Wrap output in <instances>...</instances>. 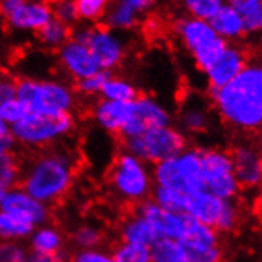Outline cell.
Instances as JSON below:
<instances>
[{
	"label": "cell",
	"mask_w": 262,
	"mask_h": 262,
	"mask_svg": "<svg viewBox=\"0 0 262 262\" xmlns=\"http://www.w3.org/2000/svg\"><path fill=\"white\" fill-rule=\"evenodd\" d=\"M76 177V152L67 146L57 145L38 151L32 159L21 165L19 188L38 202L53 207L62 202L72 192Z\"/></svg>",
	"instance_id": "6da1fadb"
},
{
	"label": "cell",
	"mask_w": 262,
	"mask_h": 262,
	"mask_svg": "<svg viewBox=\"0 0 262 262\" xmlns=\"http://www.w3.org/2000/svg\"><path fill=\"white\" fill-rule=\"evenodd\" d=\"M213 108L224 124L240 134L262 127V67L250 62L226 86L208 91Z\"/></svg>",
	"instance_id": "7a4b0ae2"
},
{
	"label": "cell",
	"mask_w": 262,
	"mask_h": 262,
	"mask_svg": "<svg viewBox=\"0 0 262 262\" xmlns=\"http://www.w3.org/2000/svg\"><path fill=\"white\" fill-rule=\"evenodd\" d=\"M106 186L119 204L137 207L151 197L154 188L151 165L121 149L106 170Z\"/></svg>",
	"instance_id": "3957f363"
},
{
	"label": "cell",
	"mask_w": 262,
	"mask_h": 262,
	"mask_svg": "<svg viewBox=\"0 0 262 262\" xmlns=\"http://www.w3.org/2000/svg\"><path fill=\"white\" fill-rule=\"evenodd\" d=\"M16 97L29 113L37 115H73L78 94L64 80L23 78L16 86Z\"/></svg>",
	"instance_id": "277c9868"
},
{
	"label": "cell",
	"mask_w": 262,
	"mask_h": 262,
	"mask_svg": "<svg viewBox=\"0 0 262 262\" xmlns=\"http://www.w3.org/2000/svg\"><path fill=\"white\" fill-rule=\"evenodd\" d=\"M76 129L73 115H37L27 113L24 119L11 127L16 145L43 151L62 145Z\"/></svg>",
	"instance_id": "5b68a950"
},
{
	"label": "cell",
	"mask_w": 262,
	"mask_h": 262,
	"mask_svg": "<svg viewBox=\"0 0 262 262\" xmlns=\"http://www.w3.org/2000/svg\"><path fill=\"white\" fill-rule=\"evenodd\" d=\"M154 186L170 188L186 195L205 189L202 148L186 146L177 156L151 167Z\"/></svg>",
	"instance_id": "8992f818"
},
{
	"label": "cell",
	"mask_w": 262,
	"mask_h": 262,
	"mask_svg": "<svg viewBox=\"0 0 262 262\" xmlns=\"http://www.w3.org/2000/svg\"><path fill=\"white\" fill-rule=\"evenodd\" d=\"M183 213L214 229L220 235H229L238 230L243 214L238 200H223L205 189L186 197Z\"/></svg>",
	"instance_id": "52a82bcc"
},
{
	"label": "cell",
	"mask_w": 262,
	"mask_h": 262,
	"mask_svg": "<svg viewBox=\"0 0 262 262\" xmlns=\"http://www.w3.org/2000/svg\"><path fill=\"white\" fill-rule=\"evenodd\" d=\"M175 35L183 45V48L189 53L194 60V66L200 70H208L216 59L223 54L227 43L220 38L210 23L205 19H197L191 16L178 18L173 23Z\"/></svg>",
	"instance_id": "ba28073f"
},
{
	"label": "cell",
	"mask_w": 262,
	"mask_h": 262,
	"mask_svg": "<svg viewBox=\"0 0 262 262\" xmlns=\"http://www.w3.org/2000/svg\"><path fill=\"white\" fill-rule=\"evenodd\" d=\"M186 146H189L188 137L173 124L151 129L137 137L122 138V149L151 167L177 156Z\"/></svg>",
	"instance_id": "9c48e42d"
},
{
	"label": "cell",
	"mask_w": 262,
	"mask_h": 262,
	"mask_svg": "<svg viewBox=\"0 0 262 262\" xmlns=\"http://www.w3.org/2000/svg\"><path fill=\"white\" fill-rule=\"evenodd\" d=\"M205 191L223 200H238L242 188L237 181L230 151L221 146L202 149Z\"/></svg>",
	"instance_id": "30bf717a"
},
{
	"label": "cell",
	"mask_w": 262,
	"mask_h": 262,
	"mask_svg": "<svg viewBox=\"0 0 262 262\" xmlns=\"http://www.w3.org/2000/svg\"><path fill=\"white\" fill-rule=\"evenodd\" d=\"M0 14L16 32L37 34L53 19L51 5L45 0H5L0 4Z\"/></svg>",
	"instance_id": "8fae6325"
},
{
	"label": "cell",
	"mask_w": 262,
	"mask_h": 262,
	"mask_svg": "<svg viewBox=\"0 0 262 262\" xmlns=\"http://www.w3.org/2000/svg\"><path fill=\"white\" fill-rule=\"evenodd\" d=\"M173 124L172 112L159 99L149 94H140L132 102V116L121 132L122 138L137 137L151 129L165 127Z\"/></svg>",
	"instance_id": "7c38bea8"
},
{
	"label": "cell",
	"mask_w": 262,
	"mask_h": 262,
	"mask_svg": "<svg viewBox=\"0 0 262 262\" xmlns=\"http://www.w3.org/2000/svg\"><path fill=\"white\" fill-rule=\"evenodd\" d=\"M88 48L94 57L99 70L112 73L126 59V43L116 30L106 26L94 27Z\"/></svg>",
	"instance_id": "4fadbf2b"
},
{
	"label": "cell",
	"mask_w": 262,
	"mask_h": 262,
	"mask_svg": "<svg viewBox=\"0 0 262 262\" xmlns=\"http://www.w3.org/2000/svg\"><path fill=\"white\" fill-rule=\"evenodd\" d=\"M229 151L242 191L259 189L262 183V156L259 146L253 142H238Z\"/></svg>",
	"instance_id": "5bb4252c"
},
{
	"label": "cell",
	"mask_w": 262,
	"mask_h": 262,
	"mask_svg": "<svg viewBox=\"0 0 262 262\" xmlns=\"http://www.w3.org/2000/svg\"><path fill=\"white\" fill-rule=\"evenodd\" d=\"M250 64V56L238 43H227L223 54L216 59L208 70H205V78L208 91H216L232 81L238 73Z\"/></svg>",
	"instance_id": "9a60e30c"
},
{
	"label": "cell",
	"mask_w": 262,
	"mask_h": 262,
	"mask_svg": "<svg viewBox=\"0 0 262 262\" xmlns=\"http://www.w3.org/2000/svg\"><path fill=\"white\" fill-rule=\"evenodd\" d=\"M134 211H137L140 216H143L154 229H156L159 238L180 240L189 221V216H186L184 213L164 210L162 207L154 204L151 199L134 207Z\"/></svg>",
	"instance_id": "2e32d148"
},
{
	"label": "cell",
	"mask_w": 262,
	"mask_h": 262,
	"mask_svg": "<svg viewBox=\"0 0 262 262\" xmlns=\"http://www.w3.org/2000/svg\"><path fill=\"white\" fill-rule=\"evenodd\" d=\"M57 60L60 69L75 83L99 72V67L88 46L72 38L57 50Z\"/></svg>",
	"instance_id": "e0dca14e"
},
{
	"label": "cell",
	"mask_w": 262,
	"mask_h": 262,
	"mask_svg": "<svg viewBox=\"0 0 262 262\" xmlns=\"http://www.w3.org/2000/svg\"><path fill=\"white\" fill-rule=\"evenodd\" d=\"M0 208L19 214L35 227L51 221V207L38 202L37 199L27 194L19 186L5 191L2 202H0Z\"/></svg>",
	"instance_id": "ac0fdd59"
},
{
	"label": "cell",
	"mask_w": 262,
	"mask_h": 262,
	"mask_svg": "<svg viewBox=\"0 0 262 262\" xmlns=\"http://www.w3.org/2000/svg\"><path fill=\"white\" fill-rule=\"evenodd\" d=\"M132 116V102H113L99 99L91 108V118L96 126L110 135H121Z\"/></svg>",
	"instance_id": "d6986e66"
},
{
	"label": "cell",
	"mask_w": 262,
	"mask_h": 262,
	"mask_svg": "<svg viewBox=\"0 0 262 262\" xmlns=\"http://www.w3.org/2000/svg\"><path fill=\"white\" fill-rule=\"evenodd\" d=\"M118 235H119V242L142 245V246H148V248H151L159 240L156 229L134 210L132 213H127L121 220L118 226Z\"/></svg>",
	"instance_id": "ffe728a7"
},
{
	"label": "cell",
	"mask_w": 262,
	"mask_h": 262,
	"mask_svg": "<svg viewBox=\"0 0 262 262\" xmlns=\"http://www.w3.org/2000/svg\"><path fill=\"white\" fill-rule=\"evenodd\" d=\"M67 240L69 237L66 235V232L59 226L53 224L51 221L37 226L30 237L27 238L29 242V251L34 253H59L67 250Z\"/></svg>",
	"instance_id": "44dd1931"
},
{
	"label": "cell",
	"mask_w": 262,
	"mask_h": 262,
	"mask_svg": "<svg viewBox=\"0 0 262 262\" xmlns=\"http://www.w3.org/2000/svg\"><path fill=\"white\" fill-rule=\"evenodd\" d=\"M211 29L226 43H237L246 37L245 23L240 14L227 4L208 21Z\"/></svg>",
	"instance_id": "7402d4cb"
},
{
	"label": "cell",
	"mask_w": 262,
	"mask_h": 262,
	"mask_svg": "<svg viewBox=\"0 0 262 262\" xmlns=\"http://www.w3.org/2000/svg\"><path fill=\"white\" fill-rule=\"evenodd\" d=\"M35 226L19 214L0 208V240L24 243L32 234Z\"/></svg>",
	"instance_id": "603a6c76"
},
{
	"label": "cell",
	"mask_w": 262,
	"mask_h": 262,
	"mask_svg": "<svg viewBox=\"0 0 262 262\" xmlns=\"http://www.w3.org/2000/svg\"><path fill=\"white\" fill-rule=\"evenodd\" d=\"M210 113L204 105L188 103L180 113V130L184 135H200L210 129Z\"/></svg>",
	"instance_id": "cb8c5ba5"
},
{
	"label": "cell",
	"mask_w": 262,
	"mask_h": 262,
	"mask_svg": "<svg viewBox=\"0 0 262 262\" xmlns=\"http://www.w3.org/2000/svg\"><path fill=\"white\" fill-rule=\"evenodd\" d=\"M138 96H140V92H138V88L132 80L113 73L108 75V78H106L100 92V99L113 100V102H126V103L134 102Z\"/></svg>",
	"instance_id": "d4e9b609"
},
{
	"label": "cell",
	"mask_w": 262,
	"mask_h": 262,
	"mask_svg": "<svg viewBox=\"0 0 262 262\" xmlns=\"http://www.w3.org/2000/svg\"><path fill=\"white\" fill-rule=\"evenodd\" d=\"M245 23L246 35L259 34L262 29V0H226Z\"/></svg>",
	"instance_id": "484cf974"
},
{
	"label": "cell",
	"mask_w": 262,
	"mask_h": 262,
	"mask_svg": "<svg viewBox=\"0 0 262 262\" xmlns=\"http://www.w3.org/2000/svg\"><path fill=\"white\" fill-rule=\"evenodd\" d=\"M105 240V230L96 223H81L70 234V242L75 246V250L99 248V246H103Z\"/></svg>",
	"instance_id": "4316f807"
},
{
	"label": "cell",
	"mask_w": 262,
	"mask_h": 262,
	"mask_svg": "<svg viewBox=\"0 0 262 262\" xmlns=\"http://www.w3.org/2000/svg\"><path fill=\"white\" fill-rule=\"evenodd\" d=\"M151 262H189L186 250L180 240L159 238L149 248Z\"/></svg>",
	"instance_id": "83f0119b"
},
{
	"label": "cell",
	"mask_w": 262,
	"mask_h": 262,
	"mask_svg": "<svg viewBox=\"0 0 262 262\" xmlns=\"http://www.w3.org/2000/svg\"><path fill=\"white\" fill-rule=\"evenodd\" d=\"M70 32H72V29L69 26L59 23L53 18L48 24L43 26L38 30L37 35H38V41L45 48L59 50L60 46L66 45L70 40Z\"/></svg>",
	"instance_id": "f1b7e54d"
},
{
	"label": "cell",
	"mask_w": 262,
	"mask_h": 262,
	"mask_svg": "<svg viewBox=\"0 0 262 262\" xmlns=\"http://www.w3.org/2000/svg\"><path fill=\"white\" fill-rule=\"evenodd\" d=\"M186 16L210 21L224 5L226 0H178Z\"/></svg>",
	"instance_id": "f546056e"
},
{
	"label": "cell",
	"mask_w": 262,
	"mask_h": 262,
	"mask_svg": "<svg viewBox=\"0 0 262 262\" xmlns=\"http://www.w3.org/2000/svg\"><path fill=\"white\" fill-rule=\"evenodd\" d=\"M80 21L99 23L105 19L113 0H73Z\"/></svg>",
	"instance_id": "4dcf8cb0"
},
{
	"label": "cell",
	"mask_w": 262,
	"mask_h": 262,
	"mask_svg": "<svg viewBox=\"0 0 262 262\" xmlns=\"http://www.w3.org/2000/svg\"><path fill=\"white\" fill-rule=\"evenodd\" d=\"M186 197H188L186 194H183L180 191H175V189H170V188H162V186H154L149 199L156 205L162 207L164 210L183 213Z\"/></svg>",
	"instance_id": "1f68e13d"
},
{
	"label": "cell",
	"mask_w": 262,
	"mask_h": 262,
	"mask_svg": "<svg viewBox=\"0 0 262 262\" xmlns=\"http://www.w3.org/2000/svg\"><path fill=\"white\" fill-rule=\"evenodd\" d=\"M21 178V164L13 152L0 156V188L8 191L19 186Z\"/></svg>",
	"instance_id": "d6a6232c"
},
{
	"label": "cell",
	"mask_w": 262,
	"mask_h": 262,
	"mask_svg": "<svg viewBox=\"0 0 262 262\" xmlns=\"http://www.w3.org/2000/svg\"><path fill=\"white\" fill-rule=\"evenodd\" d=\"M115 262H151L148 246L118 242L112 250Z\"/></svg>",
	"instance_id": "836d02e7"
},
{
	"label": "cell",
	"mask_w": 262,
	"mask_h": 262,
	"mask_svg": "<svg viewBox=\"0 0 262 262\" xmlns=\"http://www.w3.org/2000/svg\"><path fill=\"white\" fill-rule=\"evenodd\" d=\"M108 72H102L99 70L97 73L88 76V78L81 80V81H76L75 91L76 94L81 96V97H100V92L102 88L108 78Z\"/></svg>",
	"instance_id": "e575fe53"
},
{
	"label": "cell",
	"mask_w": 262,
	"mask_h": 262,
	"mask_svg": "<svg viewBox=\"0 0 262 262\" xmlns=\"http://www.w3.org/2000/svg\"><path fill=\"white\" fill-rule=\"evenodd\" d=\"M189 262H224L226 250L224 245L216 246H195V248H184Z\"/></svg>",
	"instance_id": "d590c367"
},
{
	"label": "cell",
	"mask_w": 262,
	"mask_h": 262,
	"mask_svg": "<svg viewBox=\"0 0 262 262\" xmlns=\"http://www.w3.org/2000/svg\"><path fill=\"white\" fill-rule=\"evenodd\" d=\"M27 113H29V110L26 108V105L18 97L0 103V121L10 127L18 124L21 119L26 118Z\"/></svg>",
	"instance_id": "8d00e7d4"
},
{
	"label": "cell",
	"mask_w": 262,
	"mask_h": 262,
	"mask_svg": "<svg viewBox=\"0 0 262 262\" xmlns=\"http://www.w3.org/2000/svg\"><path fill=\"white\" fill-rule=\"evenodd\" d=\"M51 11L56 21L69 26L70 29L80 21L78 11H76V5L73 0H59V2L51 5Z\"/></svg>",
	"instance_id": "74e56055"
},
{
	"label": "cell",
	"mask_w": 262,
	"mask_h": 262,
	"mask_svg": "<svg viewBox=\"0 0 262 262\" xmlns=\"http://www.w3.org/2000/svg\"><path fill=\"white\" fill-rule=\"evenodd\" d=\"M29 248L19 242L0 240V262H27Z\"/></svg>",
	"instance_id": "f35d334b"
},
{
	"label": "cell",
	"mask_w": 262,
	"mask_h": 262,
	"mask_svg": "<svg viewBox=\"0 0 262 262\" xmlns=\"http://www.w3.org/2000/svg\"><path fill=\"white\" fill-rule=\"evenodd\" d=\"M69 262H115V259L110 250L99 246L91 250H75L70 254Z\"/></svg>",
	"instance_id": "ab89813d"
},
{
	"label": "cell",
	"mask_w": 262,
	"mask_h": 262,
	"mask_svg": "<svg viewBox=\"0 0 262 262\" xmlns=\"http://www.w3.org/2000/svg\"><path fill=\"white\" fill-rule=\"evenodd\" d=\"M118 2L124 5L129 11H132L135 16L142 18L143 14L156 7L158 0H118Z\"/></svg>",
	"instance_id": "60d3db41"
},
{
	"label": "cell",
	"mask_w": 262,
	"mask_h": 262,
	"mask_svg": "<svg viewBox=\"0 0 262 262\" xmlns=\"http://www.w3.org/2000/svg\"><path fill=\"white\" fill-rule=\"evenodd\" d=\"M70 260V253L67 250L59 251V253H34L29 251L27 262H69Z\"/></svg>",
	"instance_id": "b9f144b4"
},
{
	"label": "cell",
	"mask_w": 262,
	"mask_h": 262,
	"mask_svg": "<svg viewBox=\"0 0 262 262\" xmlns=\"http://www.w3.org/2000/svg\"><path fill=\"white\" fill-rule=\"evenodd\" d=\"M16 140H14L11 127L0 122V156L2 154H10L13 152V149L16 148Z\"/></svg>",
	"instance_id": "7bdbcfd3"
},
{
	"label": "cell",
	"mask_w": 262,
	"mask_h": 262,
	"mask_svg": "<svg viewBox=\"0 0 262 262\" xmlns=\"http://www.w3.org/2000/svg\"><path fill=\"white\" fill-rule=\"evenodd\" d=\"M18 81L13 80L8 75H0V103L11 100L16 97Z\"/></svg>",
	"instance_id": "ee69618b"
},
{
	"label": "cell",
	"mask_w": 262,
	"mask_h": 262,
	"mask_svg": "<svg viewBox=\"0 0 262 262\" xmlns=\"http://www.w3.org/2000/svg\"><path fill=\"white\" fill-rule=\"evenodd\" d=\"M92 30H94V27L92 26H76L75 29H72V32H70V38L75 40V41H78L81 45H86L89 43V38L92 35Z\"/></svg>",
	"instance_id": "f6af8a7d"
},
{
	"label": "cell",
	"mask_w": 262,
	"mask_h": 262,
	"mask_svg": "<svg viewBox=\"0 0 262 262\" xmlns=\"http://www.w3.org/2000/svg\"><path fill=\"white\" fill-rule=\"evenodd\" d=\"M46 4H50V5H53V4H56V2H59V0H45Z\"/></svg>",
	"instance_id": "bcb514c9"
},
{
	"label": "cell",
	"mask_w": 262,
	"mask_h": 262,
	"mask_svg": "<svg viewBox=\"0 0 262 262\" xmlns=\"http://www.w3.org/2000/svg\"><path fill=\"white\" fill-rule=\"evenodd\" d=\"M4 194H5V191L0 188V202H2V199H4Z\"/></svg>",
	"instance_id": "7dc6e473"
},
{
	"label": "cell",
	"mask_w": 262,
	"mask_h": 262,
	"mask_svg": "<svg viewBox=\"0 0 262 262\" xmlns=\"http://www.w3.org/2000/svg\"><path fill=\"white\" fill-rule=\"evenodd\" d=\"M2 2H5V0H0V4H2Z\"/></svg>",
	"instance_id": "c3c4849f"
},
{
	"label": "cell",
	"mask_w": 262,
	"mask_h": 262,
	"mask_svg": "<svg viewBox=\"0 0 262 262\" xmlns=\"http://www.w3.org/2000/svg\"><path fill=\"white\" fill-rule=\"evenodd\" d=\"M0 122H2V121H0Z\"/></svg>",
	"instance_id": "681fc988"
}]
</instances>
